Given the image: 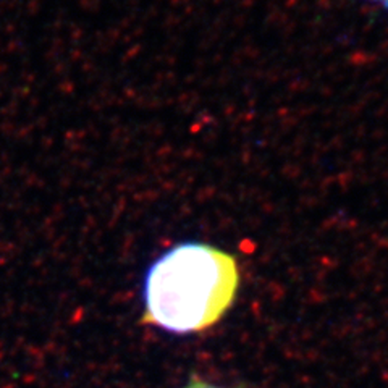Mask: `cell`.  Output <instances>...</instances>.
Masks as SVG:
<instances>
[{
    "mask_svg": "<svg viewBox=\"0 0 388 388\" xmlns=\"http://www.w3.org/2000/svg\"><path fill=\"white\" fill-rule=\"evenodd\" d=\"M364 2L374 3L375 6H379V8H382L384 11L388 13V0H364Z\"/></svg>",
    "mask_w": 388,
    "mask_h": 388,
    "instance_id": "3957f363",
    "label": "cell"
},
{
    "mask_svg": "<svg viewBox=\"0 0 388 388\" xmlns=\"http://www.w3.org/2000/svg\"><path fill=\"white\" fill-rule=\"evenodd\" d=\"M235 256L205 243H181L164 252L144 278L142 322L172 333L202 332L235 301Z\"/></svg>",
    "mask_w": 388,
    "mask_h": 388,
    "instance_id": "6da1fadb",
    "label": "cell"
},
{
    "mask_svg": "<svg viewBox=\"0 0 388 388\" xmlns=\"http://www.w3.org/2000/svg\"><path fill=\"white\" fill-rule=\"evenodd\" d=\"M183 388H220L215 385H210V384H205L202 380H197V379H193L190 384H186Z\"/></svg>",
    "mask_w": 388,
    "mask_h": 388,
    "instance_id": "7a4b0ae2",
    "label": "cell"
}]
</instances>
